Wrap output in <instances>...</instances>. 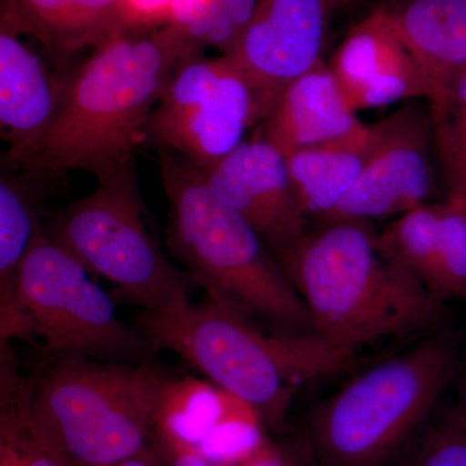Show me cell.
Masks as SVG:
<instances>
[{"mask_svg": "<svg viewBox=\"0 0 466 466\" xmlns=\"http://www.w3.org/2000/svg\"><path fill=\"white\" fill-rule=\"evenodd\" d=\"M381 121L345 137L285 156L291 183L306 217L325 219L354 186L381 135Z\"/></svg>", "mask_w": 466, "mask_h": 466, "instance_id": "20", "label": "cell"}, {"mask_svg": "<svg viewBox=\"0 0 466 466\" xmlns=\"http://www.w3.org/2000/svg\"><path fill=\"white\" fill-rule=\"evenodd\" d=\"M363 125L323 58L281 92L262 121V137L287 156L345 137Z\"/></svg>", "mask_w": 466, "mask_h": 466, "instance_id": "17", "label": "cell"}, {"mask_svg": "<svg viewBox=\"0 0 466 466\" xmlns=\"http://www.w3.org/2000/svg\"><path fill=\"white\" fill-rule=\"evenodd\" d=\"M434 149L449 195L466 200V72L447 94L431 104Z\"/></svg>", "mask_w": 466, "mask_h": 466, "instance_id": "22", "label": "cell"}, {"mask_svg": "<svg viewBox=\"0 0 466 466\" xmlns=\"http://www.w3.org/2000/svg\"><path fill=\"white\" fill-rule=\"evenodd\" d=\"M135 327L156 351L168 350L250 404L266 425L283 426L306 383L350 370L358 352L318 333L267 334L251 319L208 299L177 314L140 311Z\"/></svg>", "mask_w": 466, "mask_h": 466, "instance_id": "4", "label": "cell"}, {"mask_svg": "<svg viewBox=\"0 0 466 466\" xmlns=\"http://www.w3.org/2000/svg\"><path fill=\"white\" fill-rule=\"evenodd\" d=\"M389 16L431 88L429 104L441 100L466 72V0H403Z\"/></svg>", "mask_w": 466, "mask_h": 466, "instance_id": "18", "label": "cell"}, {"mask_svg": "<svg viewBox=\"0 0 466 466\" xmlns=\"http://www.w3.org/2000/svg\"><path fill=\"white\" fill-rule=\"evenodd\" d=\"M328 2H329L332 11L336 12L339 9L348 7V5H354V3L360 2V0H328Z\"/></svg>", "mask_w": 466, "mask_h": 466, "instance_id": "30", "label": "cell"}, {"mask_svg": "<svg viewBox=\"0 0 466 466\" xmlns=\"http://www.w3.org/2000/svg\"><path fill=\"white\" fill-rule=\"evenodd\" d=\"M0 14L60 64L152 23L134 0H2Z\"/></svg>", "mask_w": 466, "mask_h": 466, "instance_id": "16", "label": "cell"}, {"mask_svg": "<svg viewBox=\"0 0 466 466\" xmlns=\"http://www.w3.org/2000/svg\"><path fill=\"white\" fill-rule=\"evenodd\" d=\"M200 171L208 189L253 227L274 256L306 235L308 217L285 156L265 137L242 142L216 167Z\"/></svg>", "mask_w": 466, "mask_h": 466, "instance_id": "13", "label": "cell"}, {"mask_svg": "<svg viewBox=\"0 0 466 466\" xmlns=\"http://www.w3.org/2000/svg\"><path fill=\"white\" fill-rule=\"evenodd\" d=\"M431 290L444 300L466 299V200L459 196L449 195L441 204Z\"/></svg>", "mask_w": 466, "mask_h": 466, "instance_id": "23", "label": "cell"}, {"mask_svg": "<svg viewBox=\"0 0 466 466\" xmlns=\"http://www.w3.org/2000/svg\"><path fill=\"white\" fill-rule=\"evenodd\" d=\"M168 466H208L200 460L184 453H164L161 455ZM242 466H319L314 451L306 435L285 443L272 441L268 447L249 464Z\"/></svg>", "mask_w": 466, "mask_h": 466, "instance_id": "27", "label": "cell"}, {"mask_svg": "<svg viewBox=\"0 0 466 466\" xmlns=\"http://www.w3.org/2000/svg\"><path fill=\"white\" fill-rule=\"evenodd\" d=\"M17 339L46 354L144 363L157 354L137 328L116 318L115 299L60 242L43 231L24 259L16 287Z\"/></svg>", "mask_w": 466, "mask_h": 466, "instance_id": "8", "label": "cell"}, {"mask_svg": "<svg viewBox=\"0 0 466 466\" xmlns=\"http://www.w3.org/2000/svg\"><path fill=\"white\" fill-rule=\"evenodd\" d=\"M196 47L171 17L118 36L76 66L66 103L33 161L24 168L97 180L135 167V149L175 69Z\"/></svg>", "mask_w": 466, "mask_h": 466, "instance_id": "1", "label": "cell"}, {"mask_svg": "<svg viewBox=\"0 0 466 466\" xmlns=\"http://www.w3.org/2000/svg\"><path fill=\"white\" fill-rule=\"evenodd\" d=\"M0 14V133L7 143L3 164L26 167L66 103L76 67L51 70Z\"/></svg>", "mask_w": 466, "mask_h": 466, "instance_id": "14", "label": "cell"}, {"mask_svg": "<svg viewBox=\"0 0 466 466\" xmlns=\"http://www.w3.org/2000/svg\"><path fill=\"white\" fill-rule=\"evenodd\" d=\"M315 332L359 352L389 339L440 329L446 300L377 249L367 222L336 220L275 254Z\"/></svg>", "mask_w": 466, "mask_h": 466, "instance_id": "3", "label": "cell"}, {"mask_svg": "<svg viewBox=\"0 0 466 466\" xmlns=\"http://www.w3.org/2000/svg\"><path fill=\"white\" fill-rule=\"evenodd\" d=\"M441 204H425L395 218L379 235L377 249L431 289L437 260Z\"/></svg>", "mask_w": 466, "mask_h": 466, "instance_id": "21", "label": "cell"}, {"mask_svg": "<svg viewBox=\"0 0 466 466\" xmlns=\"http://www.w3.org/2000/svg\"><path fill=\"white\" fill-rule=\"evenodd\" d=\"M259 0H198L179 17L196 47H213L232 54L249 25Z\"/></svg>", "mask_w": 466, "mask_h": 466, "instance_id": "24", "label": "cell"}, {"mask_svg": "<svg viewBox=\"0 0 466 466\" xmlns=\"http://www.w3.org/2000/svg\"><path fill=\"white\" fill-rule=\"evenodd\" d=\"M460 363L458 337L435 330L355 377L309 415L319 466H390L431 422Z\"/></svg>", "mask_w": 466, "mask_h": 466, "instance_id": "6", "label": "cell"}, {"mask_svg": "<svg viewBox=\"0 0 466 466\" xmlns=\"http://www.w3.org/2000/svg\"><path fill=\"white\" fill-rule=\"evenodd\" d=\"M329 66L355 112L431 99V86L392 27L388 5L350 29Z\"/></svg>", "mask_w": 466, "mask_h": 466, "instance_id": "15", "label": "cell"}, {"mask_svg": "<svg viewBox=\"0 0 466 466\" xmlns=\"http://www.w3.org/2000/svg\"><path fill=\"white\" fill-rule=\"evenodd\" d=\"M332 14L328 0H259L238 46L227 55L250 86L256 125L291 82L323 60Z\"/></svg>", "mask_w": 466, "mask_h": 466, "instance_id": "11", "label": "cell"}, {"mask_svg": "<svg viewBox=\"0 0 466 466\" xmlns=\"http://www.w3.org/2000/svg\"><path fill=\"white\" fill-rule=\"evenodd\" d=\"M263 425L250 404L213 382L171 376L159 398L153 438L159 453H187L226 465L262 441Z\"/></svg>", "mask_w": 466, "mask_h": 466, "instance_id": "12", "label": "cell"}, {"mask_svg": "<svg viewBox=\"0 0 466 466\" xmlns=\"http://www.w3.org/2000/svg\"><path fill=\"white\" fill-rule=\"evenodd\" d=\"M381 124L372 155L325 223L400 217L429 204L435 189L431 106L410 101Z\"/></svg>", "mask_w": 466, "mask_h": 466, "instance_id": "10", "label": "cell"}, {"mask_svg": "<svg viewBox=\"0 0 466 466\" xmlns=\"http://www.w3.org/2000/svg\"><path fill=\"white\" fill-rule=\"evenodd\" d=\"M43 231L92 276L112 283L115 300L155 314L192 305L191 278L167 258L144 225L135 167L97 180L90 195L48 214Z\"/></svg>", "mask_w": 466, "mask_h": 466, "instance_id": "7", "label": "cell"}, {"mask_svg": "<svg viewBox=\"0 0 466 466\" xmlns=\"http://www.w3.org/2000/svg\"><path fill=\"white\" fill-rule=\"evenodd\" d=\"M113 466H158L156 462L150 460V456H139V458H134L126 460V461L119 462V464Z\"/></svg>", "mask_w": 466, "mask_h": 466, "instance_id": "29", "label": "cell"}, {"mask_svg": "<svg viewBox=\"0 0 466 466\" xmlns=\"http://www.w3.org/2000/svg\"><path fill=\"white\" fill-rule=\"evenodd\" d=\"M50 173L2 162L0 173V339H17V278L26 254L41 232Z\"/></svg>", "mask_w": 466, "mask_h": 466, "instance_id": "19", "label": "cell"}, {"mask_svg": "<svg viewBox=\"0 0 466 466\" xmlns=\"http://www.w3.org/2000/svg\"><path fill=\"white\" fill-rule=\"evenodd\" d=\"M407 466H466V419L458 408L429 422L413 443Z\"/></svg>", "mask_w": 466, "mask_h": 466, "instance_id": "26", "label": "cell"}, {"mask_svg": "<svg viewBox=\"0 0 466 466\" xmlns=\"http://www.w3.org/2000/svg\"><path fill=\"white\" fill-rule=\"evenodd\" d=\"M453 382L456 383V390H458V404L455 407L458 408L460 413L466 419V358L464 361L460 363L459 370Z\"/></svg>", "mask_w": 466, "mask_h": 466, "instance_id": "28", "label": "cell"}, {"mask_svg": "<svg viewBox=\"0 0 466 466\" xmlns=\"http://www.w3.org/2000/svg\"><path fill=\"white\" fill-rule=\"evenodd\" d=\"M256 125L250 86L232 58L189 51L153 110L146 134L193 167L219 164Z\"/></svg>", "mask_w": 466, "mask_h": 466, "instance_id": "9", "label": "cell"}, {"mask_svg": "<svg viewBox=\"0 0 466 466\" xmlns=\"http://www.w3.org/2000/svg\"><path fill=\"white\" fill-rule=\"evenodd\" d=\"M167 244L208 299L283 333H317L308 306L253 227L208 189L200 168L159 149Z\"/></svg>", "mask_w": 466, "mask_h": 466, "instance_id": "5", "label": "cell"}, {"mask_svg": "<svg viewBox=\"0 0 466 466\" xmlns=\"http://www.w3.org/2000/svg\"><path fill=\"white\" fill-rule=\"evenodd\" d=\"M0 386V466H64L27 421L11 386Z\"/></svg>", "mask_w": 466, "mask_h": 466, "instance_id": "25", "label": "cell"}, {"mask_svg": "<svg viewBox=\"0 0 466 466\" xmlns=\"http://www.w3.org/2000/svg\"><path fill=\"white\" fill-rule=\"evenodd\" d=\"M170 377L153 360L116 363L76 354H47L24 377L9 349L2 351V381L64 466H113L148 456Z\"/></svg>", "mask_w": 466, "mask_h": 466, "instance_id": "2", "label": "cell"}]
</instances>
